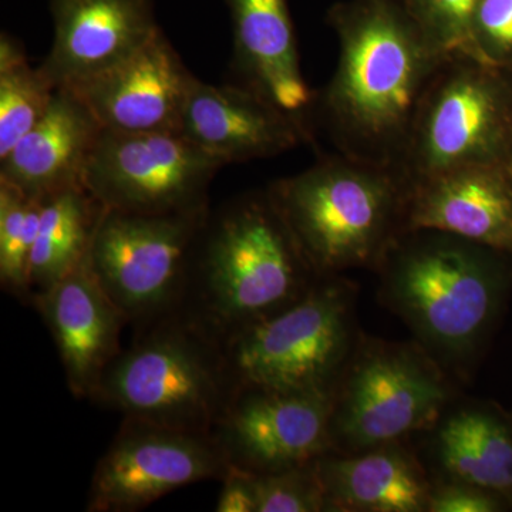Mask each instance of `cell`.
Returning a JSON list of instances; mask_svg holds the SVG:
<instances>
[{
    "mask_svg": "<svg viewBox=\"0 0 512 512\" xmlns=\"http://www.w3.org/2000/svg\"><path fill=\"white\" fill-rule=\"evenodd\" d=\"M326 19L338 37V67L313 104L339 154L397 168L421 97L447 56L403 0H343Z\"/></svg>",
    "mask_w": 512,
    "mask_h": 512,
    "instance_id": "obj_1",
    "label": "cell"
},
{
    "mask_svg": "<svg viewBox=\"0 0 512 512\" xmlns=\"http://www.w3.org/2000/svg\"><path fill=\"white\" fill-rule=\"evenodd\" d=\"M312 275L269 192L244 195L208 215L178 311L221 343L298 301Z\"/></svg>",
    "mask_w": 512,
    "mask_h": 512,
    "instance_id": "obj_2",
    "label": "cell"
},
{
    "mask_svg": "<svg viewBox=\"0 0 512 512\" xmlns=\"http://www.w3.org/2000/svg\"><path fill=\"white\" fill-rule=\"evenodd\" d=\"M268 192L316 275L383 259L406 232L409 184L389 165L338 153Z\"/></svg>",
    "mask_w": 512,
    "mask_h": 512,
    "instance_id": "obj_3",
    "label": "cell"
},
{
    "mask_svg": "<svg viewBox=\"0 0 512 512\" xmlns=\"http://www.w3.org/2000/svg\"><path fill=\"white\" fill-rule=\"evenodd\" d=\"M141 330L92 399L124 419L211 434L232 396L220 343L181 311Z\"/></svg>",
    "mask_w": 512,
    "mask_h": 512,
    "instance_id": "obj_4",
    "label": "cell"
},
{
    "mask_svg": "<svg viewBox=\"0 0 512 512\" xmlns=\"http://www.w3.org/2000/svg\"><path fill=\"white\" fill-rule=\"evenodd\" d=\"M512 163V70L447 57L424 92L397 170L407 184L473 165Z\"/></svg>",
    "mask_w": 512,
    "mask_h": 512,
    "instance_id": "obj_5",
    "label": "cell"
},
{
    "mask_svg": "<svg viewBox=\"0 0 512 512\" xmlns=\"http://www.w3.org/2000/svg\"><path fill=\"white\" fill-rule=\"evenodd\" d=\"M394 242L393 301L424 338L463 349L493 318L501 288L498 252L437 231H407Z\"/></svg>",
    "mask_w": 512,
    "mask_h": 512,
    "instance_id": "obj_6",
    "label": "cell"
},
{
    "mask_svg": "<svg viewBox=\"0 0 512 512\" xmlns=\"http://www.w3.org/2000/svg\"><path fill=\"white\" fill-rule=\"evenodd\" d=\"M208 215L210 208L168 214L104 210L89 262L127 323L144 328L180 309Z\"/></svg>",
    "mask_w": 512,
    "mask_h": 512,
    "instance_id": "obj_7",
    "label": "cell"
},
{
    "mask_svg": "<svg viewBox=\"0 0 512 512\" xmlns=\"http://www.w3.org/2000/svg\"><path fill=\"white\" fill-rule=\"evenodd\" d=\"M349 339L346 292L315 285L288 308L220 343L232 393L239 389L330 390Z\"/></svg>",
    "mask_w": 512,
    "mask_h": 512,
    "instance_id": "obj_8",
    "label": "cell"
},
{
    "mask_svg": "<svg viewBox=\"0 0 512 512\" xmlns=\"http://www.w3.org/2000/svg\"><path fill=\"white\" fill-rule=\"evenodd\" d=\"M222 167L181 131L101 130L83 184L107 210L197 211L208 208V190Z\"/></svg>",
    "mask_w": 512,
    "mask_h": 512,
    "instance_id": "obj_9",
    "label": "cell"
},
{
    "mask_svg": "<svg viewBox=\"0 0 512 512\" xmlns=\"http://www.w3.org/2000/svg\"><path fill=\"white\" fill-rule=\"evenodd\" d=\"M228 468L210 433L124 419L94 468L86 510H143L178 488L222 480Z\"/></svg>",
    "mask_w": 512,
    "mask_h": 512,
    "instance_id": "obj_10",
    "label": "cell"
},
{
    "mask_svg": "<svg viewBox=\"0 0 512 512\" xmlns=\"http://www.w3.org/2000/svg\"><path fill=\"white\" fill-rule=\"evenodd\" d=\"M330 390L239 389L212 430L229 466L271 473L313 463L332 440Z\"/></svg>",
    "mask_w": 512,
    "mask_h": 512,
    "instance_id": "obj_11",
    "label": "cell"
},
{
    "mask_svg": "<svg viewBox=\"0 0 512 512\" xmlns=\"http://www.w3.org/2000/svg\"><path fill=\"white\" fill-rule=\"evenodd\" d=\"M444 400L439 375L414 353L373 350L346 383L330 434L355 447L386 446L430 424Z\"/></svg>",
    "mask_w": 512,
    "mask_h": 512,
    "instance_id": "obj_12",
    "label": "cell"
},
{
    "mask_svg": "<svg viewBox=\"0 0 512 512\" xmlns=\"http://www.w3.org/2000/svg\"><path fill=\"white\" fill-rule=\"evenodd\" d=\"M197 77L163 30L119 66L73 87L103 130L119 133L181 131Z\"/></svg>",
    "mask_w": 512,
    "mask_h": 512,
    "instance_id": "obj_13",
    "label": "cell"
},
{
    "mask_svg": "<svg viewBox=\"0 0 512 512\" xmlns=\"http://www.w3.org/2000/svg\"><path fill=\"white\" fill-rule=\"evenodd\" d=\"M53 43L40 64L56 89L109 72L160 32L154 0H49Z\"/></svg>",
    "mask_w": 512,
    "mask_h": 512,
    "instance_id": "obj_14",
    "label": "cell"
},
{
    "mask_svg": "<svg viewBox=\"0 0 512 512\" xmlns=\"http://www.w3.org/2000/svg\"><path fill=\"white\" fill-rule=\"evenodd\" d=\"M181 133L222 164L271 158L311 140L305 117L276 106L244 84L195 80Z\"/></svg>",
    "mask_w": 512,
    "mask_h": 512,
    "instance_id": "obj_15",
    "label": "cell"
},
{
    "mask_svg": "<svg viewBox=\"0 0 512 512\" xmlns=\"http://www.w3.org/2000/svg\"><path fill=\"white\" fill-rule=\"evenodd\" d=\"M407 231H437L512 254V174L473 165L409 184Z\"/></svg>",
    "mask_w": 512,
    "mask_h": 512,
    "instance_id": "obj_16",
    "label": "cell"
},
{
    "mask_svg": "<svg viewBox=\"0 0 512 512\" xmlns=\"http://www.w3.org/2000/svg\"><path fill=\"white\" fill-rule=\"evenodd\" d=\"M55 340L70 392L90 397L119 355L126 319L100 285L89 258L32 299Z\"/></svg>",
    "mask_w": 512,
    "mask_h": 512,
    "instance_id": "obj_17",
    "label": "cell"
},
{
    "mask_svg": "<svg viewBox=\"0 0 512 512\" xmlns=\"http://www.w3.org/2000/svg\"><path fill=\"white\" fill-rule=\"evenodd\" d=\"M231 16L239 84L295 116H306L316 94L303 79L288 0H225Z\"/></svg>",
    "mask_w": 512,
    "mask_h": 512,
    "instance_id": "obj_18",
    "label": "cell"
},
{
    "mask_svg": "<svg viewBox=\"0 0 512 512\" xmlns=\"http://www.w3.org/2000/svg\"><path fill=\"white\" fill-rule=\"evenodd\" d=\"M100 124L73 90L57 89L45 116L0 158V181L43 198L83 184Z\"/></svg>",
    "mask_w": 512,
    "mask_h": 512,
    "instance_id": "obj_19",
    "label": "cell"
},
{
    "mask_svg": "<svg viewBox=\"0 0 512 512\" xmlns=\"http://www.w3.org/2000/svg\"><path fill=\"white\" fill-rule=\"evenodd\" d=\"M328 507L345 511L429 510L430 494L416 464L397 450L352 458L316 460Z\"/></svg>",
    "mask_w": 512,
    "mask_h": 512,
    "instance_id": "obj_20",
    "label": "cell"
},
{
    "mask_svg": "<svg viewBox=\"0 0 512 512\" xmlns=\"http://www.w3.org/2000/svg\"><path fill=\"white\" fill-rule=\"evenodd\" d=\"M104 205L84 185L42 198L39 229L32 258L33 296L69 275L89 258Z\"/></svg>",
    "mask_w": 512,
    "mask_h": 512,
    "instance_id": "obj_21",
    "label": "cell"
},
{
    "mask_svg": "<svg viewBox=\"0 0 512 512\" xmlns=\"http://www.w3.org/2000/svg\"><path fill=\"white\" fill-rule=\"evenodd\" d=\"M441 463L461 483L512 494V431L483 410H461L439 434Z\"/></svg>",
    "mask_w": 512,
    "mask_h": 512,
    "instance_id": "obj_22",
    "label": "cell"
},
{
    "mask_svg": "<svg viewBox=\"0 0 512 512\" xmlns=\"http://www.w3.org/2000/svg\"><path fill=\"white\" fill-rule=\"evenodd\" d=\"M42 67L30 66L25 47L9 33L0 36V158L45 116L56 94Z\"/></svg>",
    "mask_w": 512,
    "mask_h": 512,
    "instance_id": "obj_23",
    "label": "cell"
},
{
    "mask_svg": "<svg viewBox=\"0 0 512 512\" xmlns=\"http://www.w3.org/2000/svg\"><path fill=\"white\" fill-rule=\"evenodd\" d=\"M42 198L0 181V282L20 299L32 296L30 258L39 229Z\"/></svg>",
    "mask_w": 512,
    "mask_h": 512,
    "instance_id": "obj_24",
    "label": "cell"
},
{
    "mask_svg": "<svg viewBox=\"0 0 512 512\" xmlns=\"http://www.w3.org/2000/svg\"><path fill=\"white\" fill-rule=\"evenodd\" d=\"M403 3L424 37L441 55L476 57L471 30L478 0H403Z\"/></svg>",
    "mask_w": 512,
    "mask_h": 512,
    "instance_id": "obj_25",
    "label": "cell"
},
{
    "mask_svg": "<svg viewBox=\"0 0 512 512\" xmlns=\"http://www.w3.org/2000/svg\"><path fill=\"white\" fill-rule=\"evenodd\" d=\"M251 476L256 512H316L328 507L316 460L271 473H251Z\"/></svg>",
    "mask_w": 512,
    "mask_h": 512,
    "instance_id": "obj_26",
    "label": "cell"
},
{
    "mask_svg": "<svg viewBox=\"0 0 512 512\" xmlns=\"http://www.w3.org/2000/svg\"><path fill=\"white\" fill-rule=\"evenodd\" d=\"M471 39L478 60L512 70V0H478Z\"/></svg>",
    "mask_w": 512,
    "mask_h": 512,
    "instance_id": "obj_27",
    "label": "cell"
},
{
    "mask_svg": "<svg viewBox=\"0 0 512 512\" xmlns=\"http://www.w3.org/2000/svg\"><path fill=\"white\" fill-rule=\"evenodd\" d=\"M429 510L433 512H493L500 510L494 494L470 484L448 485L430 495Z\"/></svg>",
    "mask_w": 512,
    "mask_h": 512,
    "instance_id": "obj_28",
    "label": "cell"
},
{
    "mask_svg": "<svg viewBox=\"0 0 512 512\" xmlns=\"http://www.w3.org/2000/svg\"><path fill=\"white\" fill-rule=\"evenodd\" d=\"M217 512H256V497L249 471L229 466L215 504Z\"/></svg>",
    "mask_w": 512,
    "mask_h": 512,
    "instance_id": "obj_29",
    "label": "cell"
},
{
    "mask_svg": "<svg viewBox=\"0 0 512 512\" xmlns=\"http://www.w3.org/2000/svg\"><path fill=\"white\" fill-rule=\"evenodd\" d=\"M510 171H511V174H512V163H511Z\"/></svg>",
    "mask_w": 512,
    "mask_h": 512,
    "instance_id": "obj_30",
    "label": "cell"
}]
</instances>
